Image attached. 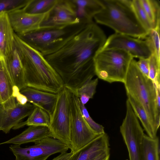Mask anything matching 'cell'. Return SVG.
<instances>
[{
	"instance_id": "obj_1",
	"label": "cell",
	"mask_w": 160,
	"mask_h": 160,
	"mask_svg": "<svg viewBox=\"0 0 160 160\" xmlns=\"http://www.w3.org/2000/svg\"><path fill=\"white\" fill-rule=\"evenodd\" d=\"M103 31L92 22L86 25L55 51L43 55L74 93L95 75L93 58L107 40Z\"/></svg>"
},
{
	"instance_id": "obj_2",
	"label": "cell",
	"mask_w": 160,
	"mask_h": 160,
	"mask_svg": "<svg viewBox=\"0 0 160 160\" xmlns=\"http://www.w3.org/2000/svg\"><path fill=\"white\" fill-rule=\"evenodd\" d=\"M14 44L20 57L27 87L57 94L64 87L60 76L39 52L15 33Z\"/></svg>"
},
{
	"instance_id": "obj_3",
	"label": "cell",
	"mask_w": 160,
	"mask_h": 160,
	"mask_svg": "<svg viewBox=\"0 0 160 160\" xmlns=\"http://www.w3.org/2000/svg\"><path fill=\"white\" fill-rule=\"evenodd\" d=\"M102 10L93 18L115 33L144 39L148 32L138 20L133 9L132 0H101Z\"/></svg>"
},
{
	"instance_id": "obj_4",
	"label": "cell",
	"mask_w": 160,
	"mask_h": 160,
	"mask_svg": "<svg viewBox=\"0 0 160 160\" xmlns=\"http://www.w3.org/2000/svg\"><path fill=\"white\" fill-rule=\"evenodd\" d=\"M127 95L144 109L155 130L160 126V111L156 105V89L153 82L139 70L133 58L130 64L124 82Z\"/></svg>"
},
{
	"instance_id": "obj_5",
	"label": "cell",
	"mask_w": 160,
	"mask_h": 160,
	"mask_svg": "<svg viewBox=\"0 0 160 160\" xmlns=\"http://www.w3.org/2000/svg\"><path fill=\"white\" fill-rule=\"evenodd\" d=\"M87 24L80 22L61 27L39 28L25 34L17 35L44 56L59 49Z\"/></svg>"
},
{
	"instance_id": "obj_6",
	"label": "cell",
	"mask_w": 160,
	"mask_h": 160,
	"mask_svg": "<svg viewBox=\"0 0 160 160\" xmlns=\"http://www.w3.org/2000/svg\"><path fill=\"white\" fill-rule=\"evenodd\" d=\"M127 52L117 48L102 49L93 58L95 75L109 83L124 82L132 60Z\"/></svg>"
},
{
	"instance_id": "obj_7",
	"label": "cell",
	"mask_w": 160,
	"mask_h": 160,
	"mask_svg": "<svg viewBox=\"0 0 160 160\" xmlns=\"http://www.w3.org/2000/svg\"><path fill=\"white\" fill-rule=\"evenodd\" d=\"M57 94L48 127L50 137L59 140L70 149L71 140V92L64 86Z\"/></svg>"
},
{
	"instance_id": "obj_8",
	"label": "cell",
	"mask_w": 160,
	"mask_h": 160,
	"mask_svg": "<svg viewBox=\"0 0 160 160\" xmlns=\"http://www.w3.org/2000/svg\"><path fill=\"white\" fill-rule=\"evenodd\" d=\"M71 140L70 149L75 153L99 135L88 125L82 114L78 97L71 92Z\"/></svg>"
},
{
	"instance_id": "obj_9",
	"label": "cell",
	"mask_w": 160,
	"mask_h": 160,
	"mask_svg": "<svg viewBox=\"0 0 160 160\" xmlns=\"http://www.w3.org/2000/svg\"><path fill=\"white\" fill-rule=\"evenodd\" d=\"M125 117L120 131L128 153L129 160H142L141 152L144 131L139 120L127 99Z\"/></svg>"
},
{
	"instance_id": "obj_10",
	"label": "cell",
	"mask_w": 160,
	"mask_h": 160,
	"mask_svg": "<svg viewBox=\"0 0 160 160\" xmlns=\"http://www.w3.org/2000/svg\"><path fill=\"white\" fill-rule=\"evenodd\" d=\"M9 148L16 160H46L52 154L66 152L69 149L59 140L51 137L35 142L32 146L22 148L20 145L14 144Z\"/></svg>"
},
{
	"instance_id": "obj_11",
	"label": "cell",
	"mask_w": 160,
	"mask_h": 160,
	"mask_svg": "<svg viewBox=\"0 0 160 160\" xmlns=\"http://www.w3.org/2000/svg\"><path fill=\"white\" fill-rule=\"evenodd\" d=\"M117 48L122 50L133 58H148L154 53L149 41L115 33L107 39L102 49Z\"/></svg>"
},
{
	"instance_id": "obj_12",
	"label": "cell",
	"mask_w": 160,
	"mask_h": 160,
	"mask_svg": "<svg viewBox=\"0 0 160 160\" xmlns=\"http://www.w3.org/2000/svg\"><path fill=\"white\" fill-rule=\"evenodd\" d=\"M0 102L7 110L14 108L17 102L22 105L28 102L26 98L14 85L2 58H0Z\"/></svg>"
},
{
	"instance_id": "obj_13",
	"label": "cell",
	"mask_w": 160,
	"mask_h": 160,
	"mask_svg": "<svg viewBox=\"0 0 160 160\" xmlns=\"http://www.w3.org/2000/svg\"><path fill=\"white\" fill-rule=\"evenodd\" d=\"M71 0H57L46 13L39 28L61 27L78 23Z\"/></svg>"
},
{
	"instance_id": "obj_14",
	"label": "cell",
	"mask_w": 160,
	"mask_h": 160,
	"mask_svg": "<svg viewBox=\"0 0 160 160\" xmlns=\"http://www.w3.org/2000/svg\"><path fill=\"white\" fill-rule=\"evenodd\" d=\"M9 21L14 33L22 35L38 29L46 13L32 14L26 13L22 9L7 13Z\"/></svg>"
},
{
	"instance_id": "obj_15",
	"label": "cell",
	"mask_w": 160,
	"mask_h": 160,
	"mask_svg": "<svg viewBox=\"0 0 160 160\" xmlns=\"http://www.w3.org/2000/svg\"><path fill=\"white\" fill-rule=\"evenodd\" d=\"M34 107L29 102L24 105L17 102L14 108L7 110L0 102V131L8 133L11 129H15L23 119L29 116Z\"/></svg>"
},
{
	"instance_id": "obj_16",
	"label": "cell",
	"mask_w": 160,
	"mask_h": 160,
	"mask_svg": "<svg viewBox=\"0 0 160 160\" xmlns=\"http://www.w3.org/2000/svg\"><path fill=\"white\" fill-rule=\"evenodd\" d=\"M109 138L105 132L99 134L73 153L68 160H94L101 154L110 151Z\"/></svg>"
},
{
	"instance_id": "obj_17",
	"label": "cell",
	"mask_w": 160,
	"mask_h": 160,
	"mask_svg": "<svg viewBox=\"0 0 160 160\" xmlns=\"http://www.w3.org/2000/svg\"><path fill=\"white\" fill-rule=\"evenodd\" d=\"M27 98L28 102L45 110L50 116L54 110L57 94L26 87L20 91Z\"/></svg>"
},
{
	"instance_id": "obj_18",
	"label": "cell",
	"mask_w": 160,
	"mask_h": 160,
	"mask_svg": "<svg viewBox=\"0 0 160 160\" xmlns=\"http://www.w3.org/2000/svg\"><path fill=\"white\" fill-rule=\"evenodd\" d=\"M77 18L85 24L93 22L92 18L102 9L101 0H71Z\"/></svg>"
},
{
	"instance_id": "obj_19",
	"label": "cell",
	"mask_w": 160,
	"mask_h": 160,
	"mask_svg": "<svg viewBox=\"0 0 160 160\" xmlns=\"http://www.w3.org/2000/svg\"><path fill=\"white\" fill-rule=\"evenodd\" d=\"M8 71L15 86L20 91L27 87L25 84L22 60L15 46L4 59Z\"/></svg>"
},
{
	"instance_id": "obj_20",
	"label": "cell",
	"mask_w": 160,
	"mask_h": 160,
	"mask_svg": "<svg viewBox=\"0 0 160 160\" xmlns=\"http://www.w3.org/2000/svg\"><path fill=\"white\" fill-rule=\"evenodd\" d=\"M14 34L7 13H0V58L5 59L12 51L14 46Z\"/></svg>"
},
{
	"instance_id": "obj_21",
	"label": "cell",
	"mask_w": 160,
	"mask_h": 160,
	"mask_svg": "<svg viewBox=\"0 0 160 160\" xmlns=\"http://www.w3.org/2000/svg\"><path fill=\"white\" fill-rule=\"evenodd\" d=\"M20 134L5 142L0 145L8 143L21 145L30 142H35L48 137H50L48 127L44 126H30Z\"/></svg>"
},
{
	"instance_id": "obj_22",
	"label": "cell",
	"mask_w": 160,
	"mask_h": 160,
	"mask_svg": "<svg viewBox=\"0 0 160 160\" xmlns=\"http://www.w3.org/2000/svg\"><path fill=\"white\" fill-rule=\"evenodd\" d=\"M127 96V100L129 102L135 115L140 120L147 135L152 138H156L157 137V132L154 129L143 108L131 97L128 95Z\"/></svg>"
},
{
	"instance_id": "obj_23",
	"label": "cell",
	"mask_w": 160,
	"mask_h": 160,
	"mask_svg": "<svg viewBox=\"0 0 160 160\" xmlns=\"http://www.w3.org/2000/svg\"><path fill=\"white\" fill-rule=\"evenodd\" d=\"M50 121V117L48 112L40 107L35 106L34 108L27 120L20 123L16 129L22 128L25 125L44 126L48 128Z\"/></svg>"
},
{
	"instance_id": "obj_24",
	"label": "cell",
	"mask_w": 160,
	"mask_h": 160,
	"mask_svg": "<svg viewBox=\"0 0 160 160\" xmlns=\"http://www.w3.org/2000/svg\"><path fill=\"white\" fill-rule=\"evenodd\" d=\"M159 140L144 134L142 147V160H159Z\"/></svg>"
},
{
	"instance_id": "obj_25",
	"label": "cell",
	"mask_w": 160,
	"mask_h": 160,
	"mask_svg": "<svg viewBox=\"0 0 160 160\" xmlns=\"http://www.w3.org/2000/svg\"><path fill=\"white\" fill-rule=\"evenodd\" d=\"M140 3L155 28L160 27V2L158 0H139Z\"/></svg>"
},
{
	"instance_id": "obj_26",
	"label": "cell",
	"mask_w": 160,
	"mask_h": 160,
	"mask_svg": "<svg viewBox=\"0 0 160 160\" xmlns=\"http://www.w3.org/2000/svg\"><path fill=\"white\" fill-rule=\"evenodd\" d=\"M57 0H30L22 10L25 12L32 14L48 13L52 8Z\"/></svg>"
},
{
	"instance_id": "obj_27",
	"label": "cell",
	"mask_w": 160,
	"mask_h": 160,
	"mask_svg": "<svg viewBox=\"0 0 160 160\" xmlns=\"http://www.w3.org/2000/svg\"><path fill=\"white\" fill-rule=\"evenodd\" d=\"M98 82V78L92 79L85 83L73 93L78 97L81 103L85 105L90 99L93 98L96 92Z\"/></svg>"
},
{
	"instance_id": "obj_28",
	"label": "cell",
	"mask_w": 160,
	"mask_h": 160,
	"mask_svg": "<svg viewBox=\"0 0 160 160\" xmlns=\"http://www.w3.org/2000/svg\"><path fill=\"white\" fill-rule=\"evenodd\" d=\"M148 78L156 88L160 90V60L153 53L148 58Z\"/></svg>"
},
{
	"instance_id": "obj_29",
	"label": "cell",
	"mask_w": 160,
	"mask_h": 160,
	"mask_svg": "<svg viewBox=\"0 0 160 160\" xmlns=\"http://www.w3.org/2000/svg\"><path fill=\"white\" fill-rule=\"evenodd\" d=\"M132 4L135 14L141 24L148 32L152 27L139 0H132Z\"/></svg>"
},
{
	"instance_id": "obj_30",
	"label": "cell",
	"mask_w": 160,
	"mask_h": 160,
	"mask_svg": "<svg viewBox=\"0 0 160 160\" xmlns=\"http://www.w3.org/2000/svg\"><path fill=\"white\" fill-rule=\"evenodd\" d=\"M145 38L149 41L154 53L160 60V27L151 29Z\"/></svg>"
},
{
	"instance_id": "obj_31",
	"label": "cell",
	"mask_w": 160,
	"mask_h": 160,
	"mask_svg": "<svg viewBox=\"0 0 160 160\" xmlns=\"http://www.w3.org/2000/svg\"><path fill=\"white\" fill-rule=\"evenodd\" d=\"M30 0H0V13L23 8Z\"/></svg>"
},
{
	"instance_id": "obj_32",
	"label": "cell",
	"mask_w": 160,
	"mask_h": 160,
	"mask_svg": "<svg viewBox=\"0 0 160 160\" xmlns=\"http://www.w3.org/2000/svg\"><path fill=\"white\" fill-rule=\"evenodd\" d=\"M80 107L82 115L90 127L98 134L105 132L104 127L93 120L90 116L85 105L81 103L80 101Z\"/></svg>"
},
{
	"instance_id": "obj_33",
	"label": "cell",
	"mask_w": 160,
	"mask_h": 160,
	"mask_svg": "<svg viewBox=\"0 0 160 160\" xmlns=\"http://www.w3.org/2000/svg\"><path fill=\"white\" fill-rule=\"evenodd\" d=\"M136 64L140 71L145 76L148 78V58H140L136 61Z\"/></svg>"
},
{
	"instance_id": "obj_34",
	"label": "cell",
	"mask_w": 160,
	"mask_h": 160,
	"mask_svg": "<svg viewBox=\"0 0 160 160\" xmlns=\"http://www.w3.org/2000/svg\"><path fill=\"white\" fill-rule=\"evenodd\" d=\"M73 154L71 152L69 153L63 152L52 160H68Z\"/></svg>"
},
{
	"instance_id": "obj_35",
	"label": "cell",
	"mask_w": 160,
	"mask_h": 160,
	"mask_svg": "<svg viewBox=\"0 0 160 160\" xmlns=\"http://www.w3.org/2000/svg\"><path fill=\"white\" fill-rule=\"evenodd\" d=\"M110 151L104 152L96 158L94 160H109Z\"/></svg>"
}]
</instances>
